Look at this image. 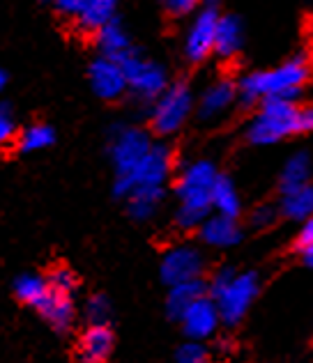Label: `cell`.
<instances>
[{
    "label": "cell",
    "instance_id": "5bb4252c",
    "mask_svg": "<svg viewBox=\"0 0 313 363\" xmlns=\"http://www.w3.org/2000/svg\"><path fill=\"white\" fill-rule=\"evenodd\" d=\"M116 347V338L106 324H88L79 338L81 363H106Z\"/></svg>",
    "mask_w": 313,
    "mask_h": 363
},
{
    "label": "cell",
    "instance_id": "484cf974",
    "mask_svg": "<svg viewBox=\"0 0 313 363\" xmlns=\"http://www.w3.org/2000/svg\"><path fill=\"white\" fill-rule=\"evenodd\" d=\"M161 200H164V189H141L134 191L129 198H125V203L131 218L148 221V218H153L157 214Z\"/></svg>",
    "mask_w": 313,
    "mask_h": 363
},
{
    "label": "cell",
    "instance_id": "d6986e66",
    "mask_svg": "<svg viewBox=\"0 0 313 363\" xmlns=\"http://www.w3.org/2000/svg\"><path fill=\"white\" fill-rule=\"evenodd\" d=\"M118 0H83V7L77 16V23L85 33H97L104 26L116 21Z\"/></svg>",
    "mask_w": 313,
    "mask_h": 363
},
{
    "label": "cell",
    "instance_id": "1f68e13d",
    "mask_svg": "<svg viewBox=\"0 0 313 363\" xmlns=\"http://www.w3.org/2000/svg\"><path fill=\"white\" fill-rule=\"evenodd\" d=\"M44 3H49L60 16L72 18V21H77V16L83 7V0H44Z\"/></svg>",
    "mask_w": 313,
    "mask_h": 363
},
{
    "label": "cell",
    "instance_id": "ba28073f",
    "mask_svg": "<svg viewBox=\"0 0 313 363\" xmlns=\"http://www.w3.org/2000/svg\"><path fill=\"white\" fill-rule=\"evenodd\" d=\"M125 67L129 90L143 101H155L161 92L168 88V74L164 69V65H159L157 60H150L145 55H141L138 51L129 53L125 60H120Z\"/></svg>",
    "mask_w": 313,
    "mask_h": 363
},
{
    "label": "cell",
    "instance_id": "7a4b0ae2",
    "mask_svg": "<svg viewBox=\"0 0 313 363\" xmlns=\"http://www.w3.org/2000/svg\"><path fill=\"white\" fill-rule=\"evenodd\" d=\"M309 81V65L304 58H290L277 67L258 69L246 74L237 83L240 101L244 106H258L260 101L272 97H292L297 99L300 90Z\"/></svg>",
    "mask_w": 313,
    "mask_h": 363
},
{
    "label": "cell",
    "instance_id": "f1b7e54d",
    "mask_svg": "<svg viewBox=\"0 0 313 363\" xmlns=\"http://www.w3.org/2000/svg\"><path fill=\"white\" fill-rule=\"evenodd\" d=\"M175 363H212L210 352H207L198 340H189L185 345H180Z\"/></svg>",
    "mask_w": 313,
    "mask_h": 363
},
{
    "label": "cell",
    "instance_id": "d6a6232c",
    "mask_svg": "<svg viewBox=\"0 0 313 363\" xmlns=\"http://www.w3.org/2000/svg\"><path fill=\"white\" fill-rule=\"evenodd\" d=\"M277 207H272V205H260V207H256L253 212H251V225L253 228H270L274 221H277Z\"/></svg>",
    "mask_w": 313,
    "mask_h": 363
},
{
    "label": "cell",
    "instance_id": "836d02e7",
    "mask_svg": "<svg viewBox=\"0 0 313 363\" xmlns=\"http://www.w3.org/2000/svg\"><path fill=\"white\" fill-rule=\"evenodd\" d=\"M295 244H297L300 251L313 244V216L307 218V221H302V228H300V233H297V242Z\"/></svg>",
    "mask_w": 313,
    "mask_h": 363
},
{
    "label": "cell",
    "instance_id": "83f0119b",
    "mask_svg": "<svg viewBox=\"0 0 313 363\" xmlns=\"http://www.w3.org/2000/svg\"><path fill=\"white\" fill-rule=\"evenodd\" d=\"M46 281H49V285H51L53 290L65 292V294H72V297H74V292H77V288H79L77 274H74L70 267H65V264L53 267V269L46 274Z\"/></svg>",
    "mask_w": 313,
    "mask_h": 363
},
{
    "label": "cell",
    "instance_id": "8d00e7d4",
    "mask_svg": "<svg viewBox=\"0 0 313 363\" xmlns=\"http://www.w3.org/2000/svg\"><path fill=\"white\" fill-rule=\"evenodd\" d=\"M7 85H9V72L3 69V72H0V88L7 90Z\"/></svg>",
    "mask_w": 313,
    "mask_h": 363
},
{
    "label": "cell",
    "instance_id": "44dd1931",
    "mask_svg": "<svg viewBox=\"0 0 313 363\" xmlns=\"http://www.w3.org/2000/svg\"><path fill=\"white\" fill-rule=\"evenodd\" d=\"M311 173H313V159H311V155H309L307 150L295 152L292 157H288V161L281 168V177H279L281 194L309 184Z\"/></svg>",
    "mask_w": 313,
    "mask_h": 363
},
{
    "label": "cell",
    "instance_id": "4316f807",
    "mask_svg": "<svg viewBox=\"0 0 313 363\" xmlns=\"http://www.w3.org/2000/svg\"><path fill=\"white\" fill-rule=\"evenodd\" d=\"M111 313H113L111 301L104 294H92L83 306V315L88 324H106L111 320Z\"/></svg>",
    "mask_w": 313,
    "mask_h": 363
},
{
    "label": "cell",
    "instance_id": "30bf717a",
    "mask_svg": "<svg viewBox=\"0 0 313 363\" xmlns=\"http://www.w3.org/2000/svg\"><path fill=\"white\" fill-rule=\"evenodd\" d=\"M203 269H205L203 253L192 244H180L168 248L164 257H161L159 276L168 288H173V285L201 279Z\"/></svg>",
    "mask_w": 313,
    "mask_h": 363
},
{
    "label": "cell",
    "instance_id": "8992f818",
    "mask_svg": "<svg viewBox=\"0 0 313 363\" xmlns=\"http://www.w3.org/2000/svg\"><path fill=\"white\" fill-rule=\"evenodd\" d=\"M155 145L153 136L145 129L129 127V124H118L111 129L109 136V157L113 164V184L125 182L143 157Z\"/></svg>",
    "mask_w": 313,
    "mask_h": 363
},
{
    "label": "cell",
    "instance_id": "603a6c76",
    "mask_svg": "<svg viewBox=\"0 0 313 363\" xmlns=\"http://www.w3.org/2000/svg\"><path fill=\"white\" fill-rule=\"evenodd\" d=\"M49 290H51L49 281H46V276L40 274H21L14 279V297L35 311L40 308V303L49 294Z\"/></svg>",
    "mask_w": 313,
    "mask_h": 363
},
{
    "label": "cell",
    "instance_id": "f546056e",
    "mask_svg": "<svg viewBox=\"0 0 313 363\" xmlns=\"http://www.w3.org/2000/svg\"><path fill=\"white\" fill-rule=\"evenodd\" d=\"M16 138H18V124L12 113V106L3 104L0 106V140H3V145H9V143H16Z\"/></svg>",
    "mask_w": 313,
    "mask_h": 363
},
{
    "label": "cell",
    "instance_id": "2e32d148",
    "mask_svg": "<svg viewBox=\"0 0 313 363\" xmlns=\"http://www.w3.org/2000/svg\"><path fill=\"white\" fill-rule=\"evenodd\" d=\"M210 294V283H205L203 279H196V281H187V283H180L168 288V297H166V311L170 318L180 320L182 315L192 308V306Z\"/></svg>",
    "mask_w": 313,
    "mask_h": 363
},
{
    "label": "cell",
    "instance_id": "9c48e42d",
    "mask_svg": "<svg viewBox=\"0 0 313 363\" xmlns=\"http://www.w3.org/2000/svg\"><path fill=\"white\" fill-rule=\"evenodd\" d=\"M221 14L216 5H203L189 23L185 37V58L192 65L205 62L216 49V33H219Z\"/></svg>",
    "mask_w": 313,
    "mask_h": 363
},
{
    "label": "cell",
    "instance_id": "d590c367",
    "mask_svg": "<svg viewBox=\"0 0 313 363\" xmlns=\"http://www.w3.org/2000/svg\"><path fill=\"white\" fill-rule=\"evenodd\" d=\"M302 260L307 262V267H313V244L311 246H307V248H302Z\"/></svg>",
    "mask_w": 313,
    "mask_h": 363
},
{
    "label": "cell",
    "instance_id": "e0dca14e",
    "mask_svg": "<svg viewBox=\"0 0 313 363\" xmlns=\"http://www.w3.org/2000/svg\"><path fill=\"white\" fill-rule=\"evenodd\" d=\"M94 42H97L99 55H106V58L113 60H125L129 53H134L129 33L118 21H111L101 30L94 33Z\"/></svg>",
    "mask_w": 313,
    "mask_h": 363
},
{
    "label": "cell",
    "instance_id": "4dcf8cb0",
    "mask_svg": "<svg viewBox=\"0 0 313 363\" xmlns=\"http://www.w3.org/2000/svg\"><path fill=\"white\" fill-rule=\"evenodd\" d=\"M159 3L164 7V12L170 16H189L196 12L203 0H159Z\"/></svg>",
    "mask_w": 313,
    "mask_h": 363
},
{
    "label": "cell",
    "instance_id": "277c9868",
    "mask_svg": "<svg viewBox=\"0 0 313 363\" xmlns=\"http://www.w3.org/2000/svg\"><path fill=\"white\" fill-rule=\"evenodd\" d=\"M258 292L260 279L256 272H235L233 267H221L210 281V297L221 313V322L229 327L244 320Z\"/></svg>",
    "mask_w": 313,
    "mask_h": 363
},
{
    "label": "cell",
    "instance_id": "52a82bcc",
    "mask_svg": "<svg viewBox=\"0 0 313 363\" xmlns=\"http://www.w3.org/2000/svg\"><path fill=\"white\" fill-rule=\"evenodd\" d=\"M170 170H173V152L164 143L155 140V145L150 147V152L136 166L134 173L125 182L113 184V194L118 198H129L134 191L141 189H164L166 179L170 177Z\"/></svg>",
    "mask_w": 313,
    "mask_h": 363
},
{
    "label": "cell",
    "instance_id": "d4e9b609",
    "mask_svg": "<svg viewBox=\"0 0 313 363\" xmlns=\"http://www.w3.org/2000/svg\"><path fill=\"white\" fill-rule=\"evenodd\" d=\"M212 212L224 214V216H233V218L240 216L242 200H240V194H237L231 177L219 175V179H216L214 194H212Z\"/></svg>",
    "mask_w": 313,
    "mask_h": 363
},
{
    "label": "cell",
    "instance_id": "5b68a950",
    "mask_svg": "<svg viewBox=\"0 0 313 363\" xmlns=\"http://www.w3.org/2000/svg\"><path fill=\"white\" fill-rule=\"evenodd\" d=\"M196 113V94L189 83H170L150 106V127L161 138H168L185 127Z\"/></svg>",
    "mask_w": 313,
    "mask_h": 363
},
{
    "label": "cell",
    "instance_id": "cb8c5ba5",
    "mask_svg": "<svg viewBox=\"0 0 313 363\" xmlns=\"http://www.w3.org/2000/svg\"><path fill=\"white\" fill-rule=\"evenodd\" d=\"M55 143V131L51 124L46 122H33L18 131L16 150H21L23 155H33V152H42L51 147Z\"/></svg>",
    "mask_w": 313,
    "mask_h": 363
},
{
    "label": "cell",
    "instance_id": "3957f363",
    "mask_svg": "<svg viewBox=\"0 0 313 363\" xmlns=\"http://www.w3.org/2000/svg\"><path fill=\"white\" fill-rule=\"evenodd\" d=\"M302 133V106L292 97H272L258 104L246 124V140L251 145H277Z\"/></svg>",
    "mask_w": 313,
    "mask_h": 363
},
{
    "label": "cell",
    "instance_id": "74e56055",
    "mask_svg": "<svg viewBox=\"0 0 313 363\" xmlns=\"http://www.w3.org/2000/svg\"><path fill=\"white\" fill-rule=\"evenodd\" d=\"M203 3H205V5H216L219 0H203Z\"/></svg>",
    "mask_w": 313,
    "mask_h": 363
},
{
    "label": "cell",
    "instance_id": "e575fe53",
    "mask_svg": "<svg viewBox=\"0 0 313 363\" xmlns=\"http://www.w3.org/2000/svg\"><path fill=\"white\" fill-rule=\"evenodd\" d=\"M313 131V104L302 106V133Z\"/></svg>",
    "mask_w": 313,
    "mask_h": 363
},
{
    "label": "cell",
    "instance_id": "ffe728a7",
    "mask_svg": "<svg viewBox=\"0 0 313 363\" xmlns=\"http://www.w3.org/2000/svg\"><path fill=\"white\" fill-rule=\"evenodd\" d=\"M244 46V23L235 14H221L219 33H216V49L214 53L221 60H231Z\"/></svg>",
    "mask_w": 313,
    "mask_h": 363
},
{
    "label": "cell",
    "instance_id": "8fae6325",
    "mask_svg": "<svg viewBox=\"0 0 313 363\" xmlns=\"http://www.w3.org/2000/svg\"><path fill=\"white\" fill-rule=\"evenodd\" d=\"M88 79L92 92L104 101H116L129 90L125 67H122L120 60L106 58V55H99V58L92 60Z\"/></svg>",
    "mask_w": 313,
    "mask_h": 363
},
{
    "label": "cell",
    "instance_id": "4fadbf2b",
    "mask_svg": "<svg viewBox=\"0 0 313 363\" xmlns=\"http://www.w3.org/2000/svg\"><path fill=\"white\" fill-rule=\"evenodd\" d=\"M177 322H180V327H182L187 338L207 340L210 336H214L216 329H219L221 313H219V308H216L214 299L207 294V297L198 299Z\"/></svg>",
    "mask_w": 313,
    "mask_h": 363
},
{
    "label": "cell",
    "instance_id": "7402d4cb",
    "mask_svg": "<svg viewBox=\"0 0 313 363\" xmlns=\"http://www.w3.org/2000/svg\"><path fill=\"white\" fill-rule=\"evenodd\" d=\"M279 212L286 218H292V221H307V218H311L313 216V182L281 194Z\"/></svg>",
    "mask_w": 313,
    "mask_h": 363
},
{
    "label": "cell",
    "instance_id": "6da1fadb",
    "mask_svg": "<svg viewBox=\"0 0 313 363\" xmlns=\"http://www.w3.org/2000/svg\"><path fill=\"white\" fill-rule=\"evenodd\" d=\"M219 175L221 173L210 159L189 161L182 168L175 184V223L180 230H198L212 214V194Z\"/></svg>",
    "mask_w": 313,
    "mask_h": 363
},
{
    "label": "cell",
    "instance_id": "9a60e30c",
    "mask_svg": "<svg viewBox=\"0 0 313 363\" xmlns=\"http://www.w3.org/2000/svg\"><path fill=\"white\" fill-rule=\"evenodd\" d=\"M198 237L203 240V244L212 248H231L242 242V228L233 216L210 214L198 228Z\"/></svg>",
    "mask_w": 313,
    "mask_h": 363
},
{
    "label": "cell",
    "instance_id": "ac0fdd59",
    "mask_svg": "<svg viewBox=\"0 0 313 363\" xmlns=\"http://www.w3.org/2000/svg\"><path fill=\"white\" fill-rule=\"evenodd\" d=\"M37 313H40L55 331H67L74 320L72 294H65V292H58L51 288L49 294L44 297V301L40 303V308H37Z\"/></svg>",
    "mask_w": 313,
    "mask_h": 363
},
{
    "label": "cell",
    "instance_id": "7c38bea8",
    "mask_svg": "<svg viewBox=\"0 0 313 363\" xmlns=\"http://www.w3.org/2000/svg\"><path fill=\"white\" fill-rule=\"evenodd\" d=\"M235 101H240V88H237V83L229 79H219L198 94L196 116L201 122H216L229 116Z\"/></svg>",
    "mask_w": 313,
    "mask_h": 363
}]
</instances>
